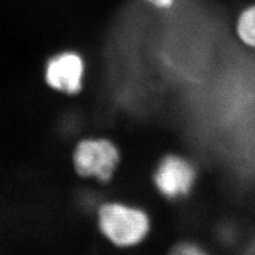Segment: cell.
<instances>
[{"instance_id": "6da1fadb", "label": "cell", "mask_w": 255, "mask_h": 255, "mask_svg": "<svg viewBox=\"0 0 255 255\" xmlns=\"http://www.w3.org/2000/svg\"><path fill=\"white\" fill-rule=\"evenodd\" d=\"M102 232L119 246H131L138 243L148 231L146 215L121 204H107L99 212Z\"/></svg>"}, {"instance_id": "7a4b0ae2", "label": "cell", "mask_w": 255, "mask_h": 255, "mask_svg": "<svg viewBox=\"0 0 255 255\" xmlns=\"http://www.w3.org/2000/svg\"><path fill=\"white\" fill-rule=\"evenodd\" d=\"M118 162V152L105 139H86L79 143L74 154L77 172L82 177H94L100 181L111 178Z\"/></svg>"}, {"instance_id": "3957f363", "label": "cell", "mask_w": 255, "mask_h": 255, "mask_svg": "<svg viewBox=\"0 0 255 255\" xmlns=\"http://www.w3.org/2000/svg\"><path fill=\"white\" fill-rule=\"evenodd\" d=\"M84 62L76 52L65 51L48 61L45 70L47 84L64 94H77L82 87Z\"/></svg>"}, {"instance_id": "277c9868", "label": "cell", "mask_w": 255, "mask_h": 255, "mask_svg": "<svg viewBox=\"0 0 255 255\" xmlns=\"http://www.w3.org/2000/svg\"><path fill=\"white\" fill-rule=\"evenodd\" d=\"M195 180V172L184 159L168 156L155 173V184L167 197L174 198L187 194Z\"/></svg>"}, {"instance_id": "5b68a950", "label": "cell", "mask_w": 255, "mask_h": 255, "mask_svg": "<svg viewBox=\"0 0 255 255\" xmlns=\"http://www.w3.org/2000/svg\"><path fill=\"white\" fill-rule=\"evenodd\" d=\"M235 29L239 41L255 49V3L245 7L238 15Z\"/></svg>"}, {"instance_id": "8992f818", "label": "cell", "mask_w": 255, "mask_h": 255, "mask_svg": "<svg viewBox=\"0 0 255 255\" xmlns=\"http://www.w3.org/2000/svg\"><path fill=\"white\" fill-rule=\"evenodd\" d=\"M170 255H209L206 254L202 249L199 247L190 244H183L179 245L178 247L171 251Z\"/></svg>"}, {"instance_id": "52a82bcc", "label": "cell", "mask_w": 255, "mask_h": 255, "mask_svg": "<svg viewBox=\"0 0 255 255\" xmlns=\"http://www.w3.org/2000/svg\"><path fill=\"white\" fill-rule=\"evenodd\" d=\"M142 1H145L146 3L156 7V9L167 10V9H171L175 2V0H142Z\"/></svg>"}, {"instance_id": "ba28073f", "label": "cell", "mask_w": 255, "mask_h": 255, "mask_svg": "<svg viewBox=\"0 0 255 255\" xmlns=\"http://www.w3.org/2000/svg\"><path fill=\"white\" fill-rule=\"evenodd\" d=\"M248 255H255V245L253 246V248L250 250V252L248 253Z\"/></svg>"}]
</instances>
